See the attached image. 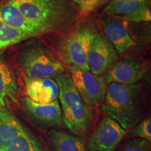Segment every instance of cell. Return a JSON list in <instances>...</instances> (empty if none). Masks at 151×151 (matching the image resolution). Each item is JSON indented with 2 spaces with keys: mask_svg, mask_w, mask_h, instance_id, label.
<instances>
[{
  "mask_svg": "<svg viewBox=\"0 0 151 151\" xmlns=\"http://www.w3.org/2000/svg\"><path fill=\"white\" fill-rule=\"evenodd\" d=\"M26 19L40 27L44 32L67 29L78 16L71 0H9Z\"/></svg>",
  "mask_w": 151,
  "mask_h": 151,
  "instance_id": "obj_1",
  "label": "cell"
},
{
  "mask_svg": "<svg viewBox=\"0 0 151 151\" xmlns=\"http://www.w3.org/2000/svg\"><path fill=\"white\" fill-rule=\"evenodd\" d=\"M101 110L126 131L133 128L143 120L144 115L143 94L139 84L109 83Z\"/></svg>",
  "mask_w": 151,
  "mask_h": 151,
  "instance_id": "obj_2",
  "label": "cell"
},
{
  "mask_svg": "<svg viewBox=\"0 0 151 151\" xmlns=\"http://www.w3.org/2000/svg\"><path fill=\"white\" fill-rule=\"evenodd\" d=\"M59 88V103L62 120L73 135L86 136L93 124L91 109L81 98L73 85L70 74L65 72L55 78Z\"/></svg>",
  "mask_w": 151,
  "mask_h": 151,
  "instance_id": "obj_3",
  "label": "cell"
},
{
  "mask_svg": "<svg viewBox=\"0 0 151 151\" xmlns=\"http://www.w3.org/2000/svg\"><path fill=\"white\" fill-rule=\"evenodd\" d=\"M16 63L24 76L29 78H52L66 72L63 63L37 40L29 41L20 46Z\"/></svg>",
  "mask_w": 151,
  "mask_h": 151,
  "instance_id": "obj_4",
  "label": "cell"
},
{
  "mask_svg": "<svg viewBox=\"0 0 151 151\" xmlns=\"http://www.w3.org/2000/svg\"><path fill=\"white\" fill-rule=\"evenodd\" d=\"M96 34L93 27L88 24L75 27L60 41L58 51L60 59L68 66L89 70L88 53Z\"/></svg>",
  "mask_w": 151,
  "mask_h": 151,
  "instance_id": "obj_5",
  "label": "cell"
},
{
  "mask_svg": "<svg viewBox=\"0 0 151 151\" xmlns=\"http://www.w3.org/2000/svg\"><path fill=\"white\" fill-rule=\"evenodd\" d=\"M68 69L73 83L84 102L90 108L101 104L108 86L104 77L74 66H69Z\"/></svg>",
  "mask_w": 151,
  "mask_h": 151,
  "instance_id": "obj_6",
  "label": "cell"
},
{
  "mask_svg": "<svg viewBox=\"0 0 151 151\" xmlns=\"http://www.w3.org/2000/svg\"><path fill=\"white\" fill-rule=\"evenodd\" d=\"M19 104L26 117L38 127H58L63 123L58 99L48 104H39L25 97L19 101Z\"/></svg>",
  "mask_w": 151,
  "mask_h": 151,
  "instance_id": "obj_7",
  "label": "cell"
},
{
  "mask_svg": "<svg viewBox=\"0 0 151 151\" xmlns=\"http://www.w3.org/2000/svg\"><path fill=\"white\" fill-rule=\"evenodd\" d=\"M127 131L109 117H105L94 129L88 143V151H114Z\"/></svg>",
  "mask_w": 151,
  "mask_h": 151,
  "instance_id": "obj_8",
  "label": "cell"
},
{
  "mask_svg": "<svg viewBox=\"0 0 151 151\" xmlns=\"http://www.w3.org/2000/svg\"><path fill=\"white\" fill-rule=\"evenodd\" d=\"M146 70L140 58L134 55H127L111 67L106 72V83L132 85L136 84L144 77Z\"/></svg>",
  "mask_w": 151,
  "mask_h": 151,
  "instance_id": "obj_9",
  "label": "cell"
},
{
  "mask_svg": "<svg viewBox=\"0 0 151 151\" xmlns=\"http://www.w3.org/2000/svg\"><path fill=\"white\" fill-rule=\"evenodd\" d=\"M118 53L104 35L96 34L88 58L89 70L100 76L106 72L116 63Z\"/></svg>",
  "mask_w": 151,
  "mask_h": 151,
  "instance_id": "obj_10",
  "label": "cell"
},
{
  "mask_svg": "<svg viewBox=\"0 0 151 151\" xmlns=\"http://www.w3.org/2000/svg\"><path fill=\"white\" fill-rule=\"evenodd\" d=\"M19 94L20 86L16 69L6 52L1 50L0 51V107L18 104Z\"/></svg>",
  "mask_w": 151,
  "mask_h": 151,
  "instance_id": "obj_11",
  "label": "cell"
},
{
  "mask_svg": "<svg viewBox=\"0 0 151 151\" xmlns=\"http://www.w3.org/2000/svg\"><path fill=\"white\" fill-rule=\"evenodd\" d=\"M101 22L104 36L118 54L124 53L128 49L135 46L136 42L129 35L125 20L106 16L102 18Z\"/></svg>",
  "mask_w": 151,
  "mask_h": 151,
  "instance_id": "obj_12",
  "label": "cell"
},
{
  "mask_svg": "<svg viewBox=\"0 0 151 151\" xmlns=\"http://www.w3.org/2000/svg\"><path fill=\"white\" fill-rule=\"evenodd\" d=\"M0 21L30 38L46 34L40 27L24 18L9 0L0 1Z\"/></svg>",
  "mask_w": 151,
  "mask_h": 151,
  "instance_id": "obj_13",
  "label": "cell"
},
{
  "mask_svg": "<svg viewBox=\"0 0 151 151\" xmlns=\"http://www.w3.org/2000/svg\"><path fill=\"white\" fill-rule=\"evenodd\" d=\"M24 92L27 98L39 104H48L58 99L59 88L50 78H29L23 76Z\"/></svg>",
  "mask_w": 151,
  "mask_h": 151,
  "instance_id": "obj_14",
  "label": "cell"
},
{
  "mask_svg": "<svg viewBox=\"0 0 151 151\" xmlns=\"http://www.w3.org/2000/svg\"><path fill=\"white\" fill-rule=\"evenodd\" d=\"M24 127L7 107H0V151L8 147Z\"/></svg>",
  "mask_w": 151,
  "mask_h": 151,
  "instance_id": "obj_15",
  "label": "cell"
},
{
  "mask_svg": "<svg viewBox=\"0 0 151 151\" xmlns=\"http://www.w3.org/2000/svg\"><path fill=\"white\" fill-rule=\"evenodd\" d=\"M48 137L55 151H86L84 140L66 132L52 129Z\"/></svg>",
  "mask_w": 151,
  "mask_h": 151,
  "instance_id": "obj_16",
  "label": "cell"
},
{
  "mask_svg": "<svg viewBox=\"0 0 151 151\" xmlns=\"http://www.w3.org/2000/svg\"><path fill=\"white\" fill-rule=\"evenodd\" d=\"M3 151H48L43 141L24 127L21 133Z\"/></svg>",
  "mask_w": 151,
  "mask_h": 151,
  "instance_id": "obj_17",
  "label": "cell"
},
{
  "mask_svg": "<svg viewBox=\"0 0 151 151\" xmlns=\"http://www.w3.org/2000/svg\"><path fill=\"white\" fill-rule=\"evenodd\" d=\"M148 0H111L102 13L111 16H124L137 10Z\"/></svg>",
  "mask_w": 151,
  "mask_h": 151,
  "instance_id": "obj_18",
  "label": "cell"
},
{
  "mask_svg": "<svg viewBox=\"0 0 151 151\" xmlns=\"http://www.w3.org/2000/svg\"><path fill=\"white\" fill-rule=\"evenodd\" d=\"M30 39L29 36L13 29L0 21V51Z\"/></svg>",
  "mask_w": 151,
  "mask_h": 151,
  "instance_id": "obj_19",
  "label": "cell"
},
{
  "mask_svg": "<svg viewBox=\"0 0 151 151\" xmlns=\"http://www.w3.org/2000/svg\"><path fill=\"white\" fill-rule=\"evenodd\" d=\"M77 7L78 16L85 18L106 4L111 0H71Z\"/></svg>",
  "mask_w": 151,
  "mask_h": 151,
  "instance_id": "obj_20",
  "label": "cell"
},
{
  "mask_svg": "<svg viewBox=\"0 0 151 151\" xmlns=\"http://www.w3.org/2000/svg\"><path fill=\"white\" fill-rule=\"evenodd\" d=\"M122 19L135 23L148 22L151 21V3L150 0L147 1L144 4L134 11L133 12L122 16Z\"/></svg>",
  "mask_w": 151,
  "mask_h": 151,
  "instance_id": "obj_21",
  "label": "cell"
},
{
  "mask_svg": "<svg viewBox=\"0 0 151 151\" xmlns=\"http://www.w3.org/2000/svg\"><path fill=\"white\" fill-rule=\"evenodd\" d=\"M129 136L137 139H143L150 142L151 140V118L150 117L141 120L132 128Z\"/></svg>",
  "mask_w": 151,
  "mask_h": 151,
  "instance_id": "obj_22",
  "label": "cell"
},
{
  "mask_svg": "<svg viewBox=\"0 0 151 151\" xmlns=\"http://www.w3.org/2000/svg\"><path fill=\"white\" fill-rule=\"evenodd\" d=\"M120 151H150V142L140 139L130 140Z\"/></svg>",
  "mask_w": 151,
  "mask_h": 151,
  "instance_id": "obj_23",
  "label": "cell"
}]
</instances>
